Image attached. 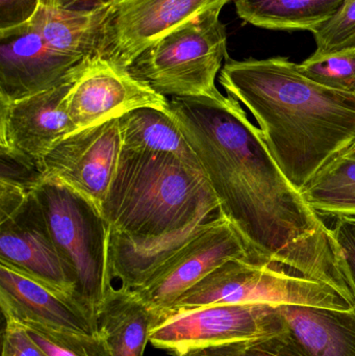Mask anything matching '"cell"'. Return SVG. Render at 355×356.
<instances>
[{
    "label": "cell",
    "mask_w": 355,
    "mask_h": 356,
    "mask_svg": "<svg viewBox=\"0 0 355 356\" xmlns=\"http://www.w3.org/2000/svg\"><path fill=\"white\" fill-rule=\"evenodd\" d=\"M169 104L251 263L324 282L355 305L331 228L279 168L241 104L219 93Z\"/></svg>",
    "instance_id": "6da1fadb"
},
{
    "label": "cell",
    "mask_w": 355,
    "mask_h": 356,
    "mask_svg": "<svg viewBox=\"0 0 355 356\" xmlns=\"http://www.w3.org/2000/svg\"><path fill=\"white\" fill-rule=\"evenodd\" d=\"M101 213L113 278L133 291L220 215V203L202 168L171 154L122 149Z\"/></svg>",
    "instance_id": "7a4b0ae2"
},
{
    "label": "cell",
    "mask_w": 355,
    "mask_h": 356,
    "mask_svg": "<svg viewBox=\"0 0 355 356\" xmlns=\"http://www.w3.org/2000/svg\"><path fill=\"white\" fill-rule=\"evenodd\" d=\"M219 81L251 113L275 162L299 192L355 143V93L311 81L289 58H229Z\"/></svg>",
    "instance_id": "3957f363"
},
{
    "label": "cell",
    "mask_w": 355,
    "mask_h": 356,
    "mask_svg": "<svg viewBox=\"0 0 355 356\" xmlns=\"http://www.w3.org/2000/svg\"><path fill=\"white\" fill-rule=\"evenodd\" d=\"M108 6L74 13L41 6L24 24L0 31V104L47 91L83 70L97 56Z\"/></svg>",
    "instance_id": "277c9868"
},
{
    "label": "cell",
    "mask_w": 355,
    "mask_h": 356,
    "mask_svg": "<svg viewBox=\"0 0 355 356\" xmlns=\"http://www.w3.org/2000/svg\"><path fill=\"white\" fill-rule=\"evenodd\" d=\"M33 191L74 282L75 299L96 318L114 280L106 219L93 203L63 184L40 179Z\"/></svg>",
    "instance_id": "5b68a950"
},
{
    "label": "cell",
    "mask_w": 355,
    "mask_h": 356,
    "mask_svg": "<svg viewBox=\"0 0 355 356\" xmlns=\"http://www.w3.org/2000/svg\"><path fill=\"white\" fill-rule=\"evenodd\" d=\"M214 10L176 29L140 54L129 71L160 95L213 97L227 54V33Z\"/></svg>",
    "instance_id": "8992f818"
},
{
    "label": "cell",
    "mask_w": 355,
    "mask_h": 356,
    "mask_svg": "<svg viewBox=\"0 0 355 356\" xmlns=\"http://www.w3.org/2000/svg\"><path fill=\"white\" fill-rule=\"evenodd\" d=\"M212 305H298L335 311H349L355 307L324 282L279 266L240 259H229L210 272L169 309Z\"/></svg>",
    "instance_id": "52a82bcc"
},
{
    "label": "cell",
    "mask_w": 355,
    "mask_h": 356,
    "mask_svg": "<svg viewBox=\"0 0 355 356\" xmlns=\"http://www.w3.org/2000/svg\"><path fill=\"white\" fill-rule=\"evenodd\" d=\"M35 186L0 177V263L74 297V282L56 250Z\"/></svg>",
    "instance_id": "ba28073f"
},
{
    "label": "cell",
    "mask_w": 355,
    "mask_h": 356,
    "mask_svg": "<svg viewBox=\"0 0 355 356\" xmlns=\"http://www.w3.org/2000/svg\"><path fill=\"white\" fill-rule=\"evenodd\" d=\"M281 328L277 307L212 305L168 309L152 328L149 342L174 355L229 343L264 342Z\"/></svg>",
    "instance_id": "9c48e42d"
},
{
    "label": "cell",
    "mask_w": 355,
    "mask_h": 356,
    "mask_svg": "<svg viewBox=\"0 0 355 356\" xmlns=\"http://www.w3.org/2000/svg\"><path fill=\"white\" fill-rule=\"evenodd\" d=\"M231 0H115L100 31L97 56L129 68L148 48Z\"/></svg>",
    "instance_id": "30bf717a"
},
{
    "label": "cell",
    "mask_w": 355,
    "mask_h": 356,
    "mask_svg": "<svg viewBox=\"0 0 355 356\" xmlns=\"http://www.w3.org/2000/svg\"><path fill=\"white\" fill-rule=\"evenodd\" d=\"M85 67L47 91L0 104L1 156L41 175L50 150L76 131L67 112L66 97Z\"/></svg>",
    "instance_id": "8fae6325"
},
{
    "label": "cell",
    "mask_w": 355,
    "mask_h": 356,
    "mask_svg": "<svg viewBox=\"0 0 355 356\" xmlns=\"http://www.w3.org/2000/svg\"><path fill=\"white\" fill-rule=\"evenodd\" d=\"M233 259L251 261L245 243L220 213L133 291L150 307L165 312L210 272Z\"/></svg>",
    "instance_id": "7c38bea8"
},
{
    "label": "cell",
    "mask_w": 355,
    "mask_h": 356,
    "mask_svg": "<svg viewBox=\"0 0 355 356\" xmlns=\"http://www.w3.org/2000/svg\"><path fill=\"white\" fill-rule=\"evenodd\" d=\"M121 152L120 124L115 118L58 142L44 159L40 179L71 188L101 211Z\"/></svg>",
    "instance_id": "4fadbf2b"
},
{
    "label": "cell",
    "mask_w": 355,
    "mask_h": 356,
    "mask_svg": "<svg viewBox=\"0 0 355 356\" xmlns=\"http://www.w3.org/2000/svg\"><path fill=\"white\" fill-rule=\"evenodd\" d=\"M66 106L79 131L140 108L169 112L170 104L167 97L133 76L129 69L96 56L71 88Z\"/></svg>",
    "instance_id": "5bb4252c"
},
{
    "label": "cell",
    "mask_w": 355,
    "mask_h": 356,
    "mask_svg": "<svg viewBox=\"0 0 355 356\" xmlns=\"http://www.w3.org/2000/svg\"><path fill=\"white\" fill-rule=\"evenodd\" d=\"M281 328L256 343L273 356H355V307L349 311L322 307H277Z\"/></svg>",
    "instance_id": "9a60e30c"
},
{
    "label": "cell",
    "mask_w": 355,
    "mask_h": 356,
    "mask_svg": "<svg viewBox=\"0 0 355 356\" xmlns=\"http://www.w3.org/2000/svg\"><path fill=\"white\" fill-rule=\"evenodd\" d=\"M0 291L33 317L50 325L97 336L96 318L74 297L0 263Z\"/></svg>",
    "instance_id": "2e32d148"
},
{
    "label": "cell",
    "mask_w": 355,
    "mask_h": 356,
    "mask_svg": "<svg viewBox=\"0 0 355 356\" xmlns=\"http://www.w3.org/2000/svg\"><path fill=\"white\" fill-rule=\"evenodd\" d=\"M162 312L150 307L137 293L113 286L100 305L96 321L112 356H143L152 328Z\"/></svg>",
    "instance_id": "e0dca14e"
},
{
    "label": "cell",
    "mask_w": 355,
    "mask_h": 356,
    "mask_svg": "<svg viewBox=\"0 0 355 356\" xmlns=\"http://www.w3.org/2000/svg\"><path fill=\"white\" fill-rule=\"evenodd\" d=\"M122 149L147 154H171L202 168L170 112L140 108L119 118Z\"/></svg>",
    "instance_id": "ac0fdd59"
},
{
    "label": "cell",
    "mask_w": 355,
    "mask_h": 356,
    "mask_svg": "<svg viewBox=\"0 0 355 356\" xmlns=\"http://www.w3.org/2000/svg\"><path fill=\"white\" fill-rule=\"evenodd\" d=\"M240 19L272 31H314L345 0H233Z\"/></svg>",
    "instance_id": "d6986e66"
},
{
    "label": "cell",
    "mask_w": 355,
    "mask_h": 356,
    "mask_svg": "<svg viewBox=\"0 0 355 356\" xmlns=\"http://www.w3.org/2000/svg\"><path fill=\"white\" fill-rule=\"evenodd\" d=\"M302 193L319 216H355V143L323 167Z\"/></svg>",
    "instance_id": "ffe728a7"
},
{
    "label": "cell",
    "mask_w": 355,
    "mask_h": 356,
    "mask_svg": "<svg viewBox=\"0 0 355 356\" xmlns=\"http://www.w3.org/2000/svg\"><path fill=\"white\" fill-rule=\"evenodd\" d=\"M0 307L4 318L19 322L31 340L48 356H112L106 341L99 334H79L45 323L25 312L1 291Z\"/></svg>",
    "instance_id": "44dd1931"
},
{
    "label": "cell",
    "mask_w": 355,
    "mask_h": 356,
    "mask_svg": "<svg viewBox=\"0 0 355 356\" xmlns=\"http://www.w3.org/2000/svg\"><path fill=\"white\" fill-rule=\"evenodd\" d=\"M297 69L311 81L346 93H355V49L331 54L315 51L297 64Z\"/></svg>",
    "instance_id": "7402d4cb"
},
{
    "label": "cell",
    "mask_w": 355,
    "mask_h": 356,
    "mask_svg": "<svg viewBox=\"0 0 355 356\" xmlns=\"http://www.w3.org/2000/svg\"><path fill=\"white\" fill-rule=\"evenodd\" d=\"M312 33L318 54L355 49V0H345L339 10Z\"/></svg>",
    "instance_id": "603a6c76"
},
{
    "label": "cell",
    "mask_w": 355,
    "mask_h": 356,
    "mask_svg": "<svg viewBox=\"0 0 355 356\" xmlns=\"http://www.w3.org/2000/svg\"><path fill=\"white\" fill-rule=\"evenodd\" d=\"M340 266L355 296V216H342L331 228Z\"/></svg>",
    "instance_id": "cb8c5ba5"
},
{
    "label": "cell",
    "mask_w": 355,
    "mask_h": 356,
    "mask_svg": "<svg viewBox=\"0 0 355 356\" xmlns=\"http://www.w3.org/2000/svg\"><path fill=\"white\" fill-rule=\"evenodd\" d=\"M1 356H48L16 320L6 318Z\"/></svg>",
    "instance_id": "d4e9b609"
},
{
    "label": "cell",
    "mask_w": 355,
    "mask_h": 356,
    "mask_svg": "<svg viewBox=\"0 0 355 356\" xmlns=\"http://www.w3.org/2000/svg\"><path fill=\"white\" fill-rule=\"evenodd\" d=\"M40 6L41 0H0V31L24 24Z\"/></svg>",
    "instance_id": "484cf974"
},
{
    "label": "cell",
    "mask_w": 355,
    "mask_h": 356,
    "mask_svg": "<svg viewBox=\"0 0 355 356\" xmlns=\"http://www.w3.org/2000/svg\"><path fill=\"white\" fill-rule=\"evenodd\" d=\"M176 356H273L258 348L256 343L237 342L204 347L179 353Z\"/></svg>",
    "instance_id": "4316f807"
},
{
    "label": "cell",
    "mask_w": 355,
    "mask_h": 356,
    "mask_svg": "<svg viewBox=\"0 0 355 356\" xmlns=\"http://www.w3.org/2000/svg\"><path fill=\"white\" fill-rule=\"evenodd\" d=\"M115 0H41V6L74 13H92L106 8Z\"/></svg>",
    "instance_id": "83f0119b"
}]
</instances>
